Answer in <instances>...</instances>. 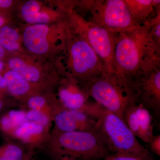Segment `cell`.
<instances>
[{
	"mask_svg": "<svg viewBox=\"0 0 160 160\" xmlns=\"http://www.w3.org/2000/svg\"><path fill=\"white\" fill-rule=\"evenodd\" d=\"M114 41L115 70L130 82L160 67V46L152 38L147 22L114 33Z\"/></svg>",
	"mask_w": 160,
	"mask_h": 160,
	"instance_id": "6da1fadb",
	"label": "cell"
},
{
	"mask_svg": "<svg viewBox=\"0 0 160 160\" xmlns=\"http://www.w3.org/2000/svg\"><path fill=\"white\" fill-rule=\"evenodd\" d=\"M82 86V89L96 102L123 121L126 111L137 103L132 83L117 72L104 71Z\"/></svg>",
	"mask_w": 160,
	"mask_h": 160,
	"instance_id": "7a4b0ae2",
	"label": "cell"
},
{
	"mask_svg": "<svg viewBox=\"0 0 160 160\" xmlns=\"http://www.w3.org/2000/svg\"><path fill=\"white\" fill-rule=\"evenodd\" d=\"M90 116L97 120L99 128L113 153H126L153 160L149 149L142 146L122 119L96 103Z\"/></svg>",
	"mask_w": 160,
	"mask_h": 160,
	"instance_id": "3957f363",
	"label": "cell"
},
{
	"mask_svg": "<svg viewBox=\"0 0 160 160\" xmlns=\"http://www.w3.org/2000/svg\"><path fill=\"white\" fill-rule=\"evenodd\" d=\"M56 143L57 153L64 160H102L114 153L99 127L94 131L59 132Z\"/></svg>",
	"mask_w": 160,
	"mask_h": 160,
	"instance_id": "277c9868",
	"label": "cell"
},
{
	"mask_svg": "<svg viewBox=\"0 0 160 160\" xmlns=\"http://www.w3.org/2000/svg\"><path fill=\"white\" fill-rule=\"evenodd\" d=\"M82 5L88 22L112 33L129 31L140 26L134 22L124 0H88Z\"/></svg>",
	"mask_w": 160,
	"mask_h": 160,
	"instance_id": "5b68a950",
	"label": "cell"
},
{
	"mask_svg": "<svg viewBox=\"0 0 160 160\" xmlns=\"http://www.w3.org/2000/svg\"><path fill=\"white\" fill-rule=\"evenodd\" d=\"M69 47L72 70L82 85L102 74L106 69L89 43L81 36Z\"/></svg>",
	"mask_w": 160,
	"mask_h": 160,
	"instance_id": "8992f818",
	"label": "cell"
},
{
	"mask_svg": "<svg viewBox=\"0 0 160 160\" xmlns=\"http://www.w3.org/2000/svg\"><path fill=\"white\" fill-rule=\"evenodd\" d=\"M80 35L93 49L107 71L114 72V33L102 27L79 19Z\"/></svg>",
	"mask_w": 160,
	"mask_h": 160,
	"instance_id": "52a82bcc",
	"label": "cell"
},
{
	"mask_svg": "<svg viewBox=\"0 0 160 160\" xmlns=\"http://www.w3.org/2000/svg\"><path fill=\"white\" fill-rule=\"evenodd\" d=\"M137 98L150 112L158 125L160 120V67L145 73L131 82Z\"/></svg>",
	"mask_w": 160,
	"mask_h": 160,
	"instance_id": "ba28073f",
	"label": "cell"
},
{
	"mask_svg": "<svg viewBox=\"0 0 160 160\" xmlns=\"http://www.w3.org/2000/svg\"><path fill=\"white\" fill-rule=\"evenodd\" d=\"M153 118L149 112L139 103L129 107L124 116V122L136 137L148 143L153 137Z\"/></svg>",
	"mask_w": 160,
	"mask_h": 160,
	"instance_id": "9c48e42d",
	"label": "cell"
},
{
	"mask_svg": "<svg viewBox=\"0 0 160 160\" xmlns=\"http://www.w3.org/2000/svg\"><path fill=\"white\" fill-rule=\"evenodd\" d=\"M55 122L61 132L91 131L98 129L97 120L84 112L61 107L55 117Z\"/></svg>",
	"mask_w": 160,
	"mask_h": 160,
	"instance_id": "30bf717a",
	"label": "cell"
},
{
	"mask_svg": "<svg viewBox=\"0 0 160 160\" xmlns=\"http://www.w3.org/2000/svg\"><path fill=\"white\" fill-rule=\"evenodd\" d=\"M132 18L138 25L155 17L160 11V1L158 0H124Z\"/></svg>",
	"mask_w": 160,
	"mask_h": 160,
	"instance_id": "8fae6325",
	"label": "cell"
},
{
	"mask_svg": "<svg viewBox=\"0 0 160 160\" xmlns=\"http://www.w3.org/2000/svg\"><path fill=\"white\" fill-rule=\"evenodd\" d=\"M49 28L46 25L38 24L28 26L24 33V42L29 51L37 54L46 53L49 49L46 37Z\"/></svg>",
	"mask_w": 160,
	"mask_h": 160,
	"instance_id": "7c38bea8",
	"label": "cell"
},
{
	"mask_svg": "<svg viewBox=\"0 0 160 160\" xmlns=\"http://www.w3.org/2000/svg\"><path fill=\"white\" fill-rule=\"evenodd\" d=\"M59 96L63 107L66 109L86 112L90 104L87 103L89 95L82 89H77L74 86L62 88L60 90Z\"/></svg>",
	"mask_w": 160,
	"mask_h": 160,
	"instance_id": "4fadbf2b",
	"label": "cell"
},
{
	"mask_svg": "<svg viewBox=\"0 0 160 160\" xmlns=\"http://www.w3.org/2000/svg\"><path fill=\"white\" fill-rule=\"evenodd\" d=\"M9 65L12 71L17 73L27 82H37L40 78L38 69L34 66L24 62L18 58H12L9 60Z\"/></svg>",
	"mask_w": 160,
	"mask_h": 160,
	"instance_id": "5bb4252c",
	"label": "cell"
},
{
	"mask_svg": "<svg viewBox=\"0 0 160 160\" xmlns=\"http://www.w3.org/2000/svg\"><path fill=\"white\" fill-rule=\"evenodd\" d=\"M40 6L35 1H29L24 4L21 10L24 19L31 23H46L49 21V16L44 12L40 11Z\"/></svg>",
	"mask_w": 160,
	"mask_h": 160,
	"instance_id": "9a60e30c",
	"label": "cell"
},
{
	"mask_svg": "<svg viewBox=\"0 0 160 160\" xmlns=\"http://www.w3.org/2000/svg\"><path fill=\"white\" fill-rule=\"evenodd\" d=\"M9 91L12 94L21 95L26 93L30 89L29 83L15 72H7L4 76Z\"/></svg>",
	"mask_w": 160,
	"mask_h": 160,
	"instance_id": "2e32d148",
	"label": "cell"
},
{
	"mask_svg": "<svg viewBox=\"0 0 160 160\" xmlns=\"http://www.w3.org/2000/svg\"><path fill=\"white\" fill-rule=\"evenodd\" d=\"M44 131V126L34 122H28L24 123L15 130L17 137L27 140L33 136L41 134Z\"/></svg>",
	"mask_w": 160,
	"mask_h": 160,
	"instance_id": "e0dca14e",
	"label": "cell"
},
{
	"mask_svg": "<svg viewBox=\"0 0 160 160\" xmlns=\"http://www.w3.org/2000/svg\"><path fill=\"white\" fill-rule=\"evenodd\" d=\"M0 160H26V158L18 146L8 145L0 148Z\"/></svg>",
	"mask_w": 160,
	"mask_h": 160,
	"instance_id": "ac0fdd59",
	"label": "cell"
},
{
	"mask_svg": "<svg viewBox=\"0 0 160 160\" xmlns=\"http://www.w3.org/2000/svg\"><path fill=\"white\" fill-rule=\"evenodd\" d=\"M27 119L31 122H34L43 126H47L49 120L46 114L39 110H29L26 113Z\"/></svg>",
	"mask_w": 160,
	"mask_h": 160,
	"instance_id": "d6986e66",
	"label": "cell"
},
{
	"mask_svg": "<svg viewBox=\"0 0 160 160\" xmlns=\"http://www.w3.org/2000/svg\"><path fill=\"white\" fill-rule=\"evenodd\" d=\"M6 114L11 120L17 128L29 121L26 117V113L20 110H11Z\"/></svg>",
	"mask_w": 160,
	"mask_h": 160,
	"instance_id": "ffe728a7",
	"label": "cell"
},
{
	"mask_svg": "<svg viewBox=\"0 0 160 160\" xmlns=\"http://www.w3.org/2000/svg\"><path fill=\"white\" fill-rule=\"evenodd\" d=\"M0 46L9 50H18L19 45L16 42L10 40L0 32Z\"/></svg>",
	"mask_w": 160,
	"mask_h": 160,
	"instance_id": "44dd1931",
	"label": "cell"
},
{
	"mask_svg": "<svg viewBox=\"0 0 160 160\" xmlns=\"http://www.w3.org/2000/svg\"><path fill=\"white\" fill-rule=\"evenodd\" d=\"M102 160H146L142 158L126 153L115 152Z\"/></svg>",
	"mask_w": 160,
	"mask_h": 160,
	"instance_id": "7402d4cb",
	"label": "cell"
},
{
	"mask_svg": "<svg viewBox=\"0 0 160 160\" xmlns=\"http://www.w3.org/2000/svg\"><path fill=\"white\" fill-rule=\"evenodd\" d=\"M46 101L42 97L36 96L30 98L28 102V106L33 110H39L45 104Z\"/></svg>",
	"mask_w": 160,
	"mask_h": 160,
	"instance_id": "603a6c76",
	"label": "cell"
},
{
	"mask_svg": "<svg viewBox=\"0 0 160 160\" xmlns=\"http://www.w3.org/2000/svg\"><path fill=\"white\" fill-rule=\"evenodd\" d=\"M149 144V149L152 153L160 156V135L153 136Z\"/></svg>",
	"mask_w": 160,
	"mask_h": 160,
	"instance_id": "cb8c5ba5",
	"label": "cell"
},
{
	"mask_svg": "<svg viewBox=\"0 0 160 160\" xmlns=\"http://www.w3.org/2000/svg\"><path fill=\"white\" fill-rule=\"evenodd\" d=\"M0 32L6 36V37L9 38L10 40L14 42L17 41L19 38L18 32L14 29H12L8 26L2 27L0 30Z\"/></svg>",
	"mask_w": 160,
	"mask_h": 160,
	"instance_id": "d4e9b609",
	"label": "cell"
},
{
	"mask_svg": "<svg viewBox=\"0 0 160 160\" xmlns=\"http://www.w3.org/2000/svg\"><path fill=\"white\" fill-rule=\"evenodd\" d=\"M12 3L10 0H0V8H8Z\"/></svg>",
	"mask_w": 160,
	"mask_h": 160,
	"instance_id": "484cf974",
	"label": "cell"
},
{
	"mask_svg": "<svg viewBox=\"0 0 160 160\" xmlns=\"http://www.w3.org/2000/svg\"><path fill=\"white\" fill-rule=\"evenodd\" d=\"M6 86V80L3 77L0 75V89H4Z\"/></svg>",
	"mask_w": 160,
	"mask_h": 160,
	"instance_id": "4316f807",
	"label": "cell"
},
{
	"mask_svg": "<svg viewBox=\"0 0 160 160\" xmlns=\"http://www.w3.org/2000/svg\"><path fill=\"white\" fill-rule=\"evenodd\" d=\"M5 54V50L4 48L0 46V58L2 57Z\"/></svg>",
	"mask_w": 160,
	"mask_h": 160,
	"instance_id": "83f0119b",
	"label": "cell"
},
{
	"mask_svg": "<svg viewBox=\"0 0 160 160\" xmlns=\"http://www.w3.org/2000/svg\"><path fill=\"white\" fill-rule=\"evenodd\" d=\"M4 22H5V20H4V19L2 17L0 16V27L3 26Z\"/></svg>",
	"mask_w": 160,
	"mask_h": 160,
	"instance_id": "f1b7e54d",
	"label": "cell"
},
{
	"mask_svg": "<svg viewBox=\"0 0 160 160\" xmlns=\"http://www.w3.org/2000/svg\"><path fill=\"white\" fill-rule=\"evenodd\" d=\"M3 106V104L2 102L0 100V111L2 110V109Z\"/></svg>",
	"mask_w": 160,
	"mask_h": 160,
	"instance_id": "f546056e",
	"label": "cell"
},
{
	"mask_svg": "<svg viewBox=\"0 0 160 160\" xmlns=\"http://www.w3.org/2000/svg\"><path fill=\"white\" fill-rule=\"evenodd\" d=\"M3 67V64L2 62H0V71H1V70H2V69Z\"/></svg>",
	"mask_w": 160,
	"mask_h": 160,
	"instance_id": "4dcf8cb0",
	"label": "cell"
}]
</instances>
